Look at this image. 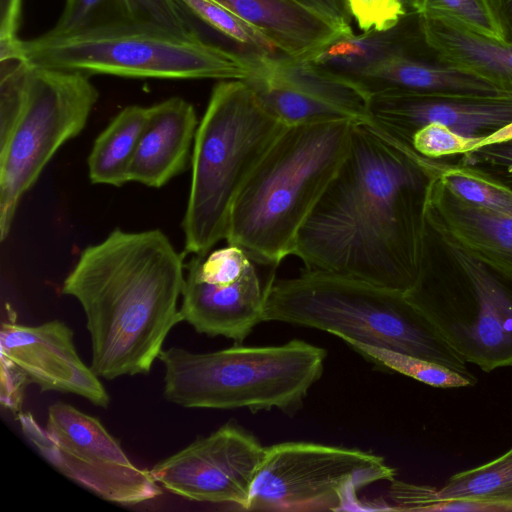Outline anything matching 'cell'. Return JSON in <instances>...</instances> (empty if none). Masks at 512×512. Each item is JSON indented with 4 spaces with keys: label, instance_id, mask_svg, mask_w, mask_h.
<instances>
[{
    "label": "cell",
    "instance_id": "obj_29",
    "mask_svg": "<svg viewBox=\"0 0 512 512\" xmlns=\"http://www.w3.org/2000/svg\"><path fill=\"white\" fill-rule=\"evenodd\" d=\"M125 1L132 23L156 27L191 40H205L176 0Z\"/></svg>",
    "mask_w": 512,
    "mask_h": 512
},
{
    "label": "cell",
    "instance_id": "obj_20",
    "mask_svg": "<svg viewBox=\"0 0 512 512\" xmlns=\"http://www.w3.org/2000/svg\"><path fill=\"white\" fill-rule=\"evenodd\" d=\"M215 1L261 32L281 54L298 60L347 32L299 0Z\"/></svg>",
    "mask_w": 512,
    "mask_h": 512
},
{
    "label": "cell",
    "instance_id": "obj_23",
    "mask_svg": "<svg viewBox=\"0 0 512 512\" xmlns=\"http://www.w3.org/2000/svg\"><path fill=\"white\" fill-rule=\"evenodd\" d=\"M149 107L130 105L115 115L95 139L87 159L93 184L121 187L147 123Z\"/></svg>",
    "mask_w": 512,
    "mask_h": 512
},
{
    "label": "cell",
    "instance_id": "obj_27",
    "mask_svg": "<svg viewBox=\"0 0 512 512\" xmlns=\"http://www.w3.org/2000/svg\"><path fill=\"white\" fill-rule=\"evenodd\" d=\"M132 23L125 0H66L56 25L47 33L77 31Z\"/></svg>",
    "mask_w": 512,
    "mask_h": 512
},
{
    "label": "cell",
    "instance_id": "obj_13",
    "mask_svg": "<svg viewBox=\"0 0 512 512\" xmlns=\"http://www.w3.org/2000/svg\"><path fill=\"white\" fill-rule=\"evenodd\" d=\"M255 264L238 246L193 255L187 264L180 312L183 321L208 336L241 344L259 323L275 275L262 281Z\"/></svg>",
    "mask_w": 512,
    "mask_h": 512
},
{
    "label": "cell",
    "instance_id": "obj_36",
    "mask_svg": "<svg viewBox=\"0 0 512 512\" xmlns=\"http://www.w3.org/2000/svg\"><path fill=\"white\" fill-rule=\"evenodd\" d=\"M509 141H512V123L500 128L497 131L493 132L492 134L484 137L481 140L479 147L493 145V144H500V143H505V142H509Z\"/></svg>",
    "mask_w": 512,
    "mask_h": 512
},
{
    "label": "cell",
    "instance_id": "obj_11",
    "mask_svg": "<svg viewBox=\"0 0 512 512\" xmlns=\"http://www.w3.org/2000/svg\"><path fill=\"white\" fill-rule=\"evenodd\" d=\"M458 266L461 287L406 293L451 348L467 363L489 372L512 365V281L458 247L443 243Z\"/></svg>",
    "mask_w": 512,
    "mask_h": 512
},
{
    "label": "cell",
    "instance_id": "obj_6",
    "mask_svg": "<svg viewBox=\"0 0 512 512\" xmlns=\"http://www.w3.org/2000/svg\"><path fill=\"white\" fill-rule=\"evenodd\" d=\"M327 352L304 340L205 353L163 349L164 396L186 408L251 412L299 408L321 378Z\"/></svg>",
    "mask_w": 512,
    "mask_h": 512
},
{
    "label": "cell",
    "instance_id": "obj_37",
    "mask_svg": "<svg viewBox=\"0 0 512 512\" xmlns=\"http://www.w3.org/2000/svg\"><path fill=\"white\" fill-rule=\"evenodd\" d=\"M397 5L401 6V7H404L407 9L406 7V1L407 0H393Z\"/></svg>",
    "mask_w": 512,
    "mask_h": 512
},
{
    "label": "cell",
    "instance_id": "obj_34",
    "mask_svg": "<svg viewBox=\"0 0 512 512\" xmlns=\"http://www.w3.org/2000/svg\"><path fill=\"white\" fill-rule=\"evenodd\" d=\"M303 3L319 12L339 28L350 31L352 14L347 0H302Z\"/></svg>",
    "mask_w": 512,
    "mask_h": 512
},
{
    "label": "cell",
    "instance_id": "obj_12",
    "mask_svg": "<svg viewBox=\"0 0 512 512\" xmlns=\"http://www.w3.org/2000/svg\"><path fill=\"white\" fill-rule=\"evenodd\" d=\"M0 354L1 405L16 416L30 384L42 392L76 394L103 408L110 402L99 377L79 357L73 331L62 321L27 326L9 314L1 325Z\"/></svg>",
    "mask_w": 512,
    "mask_h": 512
},
{
    "label": "cell",
    "instance_id": "obj_15",
    "mask_svg": "<svg viewBox=\"0 0 512 512\" xmlns=\"http://www.w3.org/2000/svg\"><path fill=\"white\" fill-rule=\"evenodd\" d=\"M244 80L261 104L287 126L351 120L367 122V98L350 84L285 55L246 57Z\"/></svg>",
    "mask_w": 512,
    "mask_h": 512
},
{
    "label": "cell",
    "instance_id": "obj_19",
    "mask_svg": "<svg viewBox=\"0 0 512 512\" xmlns=\"http://www.w3.org/2000/svg\"><path fill=\"white\" fill-rule=\"evenodd\" d=\"M198 118L194 106L172 97L149 107L147 123L129 169V182L161 188L191 160Z\"/></svg>",
    "mask_w": 512,
    "mask_h": 512
},
{
    "label": "cell",
    "instance_id": "obj_8",
    "mask_svg": "<svg viewBox=\"0 0 512 512\" xmlns=\"http://www.w3.org/2000/svg\"><path fill=\"white\" fill-rule=\"evenodd\" d=\"M88 76L25 63L18 108L8 132L0 138L2 241L10 233L23 195L60 147L86 126L98 100Z\"/></svg>",
    "mask_w": 512,
    "mask_h": 512
},
{
    "label": "cell",
    "instance_id": "obj_30",
    "mask_svg": "<svg viewBox=\"0 0 512 512\" xmlns=\"http://www.w3.org/2000/svg\"><path fill=\"white\" fill-rule=\"evenodd\" d=\"M406 7L419 16H446L477 32L501 39L484 0H407Z\"/></svg>",
    "mask_w": 512,
    "mask_h": 512
},
{
    "label": "cell",
    "instance_id": "obj_31",
    "mask_svg": "<svg viewBox=\"0 0 512 512\" xmlns=\"http://www.w3.org/2000/svg\"><path fill=\"white\" fill-rule=\"evenodd\" d=\"M483 138H467L445 125L430 123L415 130L407 140L396 139L406 143L416 154L431 159L469 153L480 146Z\"/></svg>",
    "mask_w": 512,
    "mask_h": 512
},
{
    "label": "cell",
    "instance_id": "obj_21",
    "mask_svg": "<svg viewBox=\"0 0 512 512\" xmlns=\"http://www.w3.org/2000/svg\"><path fill=\"white\" fill-rule=\"evenodd\" d=\"M425 42L448 64L512 96V43L441 15H418Z\"/></svg>",
    "mask_w": 512,
    "mask_h": 512
},
{
    "label": "cell",
    "instance_id": "obj_10",
    "mask_svg": "<svg viewBox=\"0 0 512 512\" xmlns=\"http://www.w3.org/2000/svg\"><path fill=\"white\" fill-rule=\"evenodd\" d=\"M17 420L44 459L100 498L129 505L162 493L150 471L134 465L97 418L74 406L52 404L45 426L30 412L19 413Z\"/></svg>",
    "mask_w": 512,
    "mask_h": 512
},
{
    "label": "cell",
    "instance_id": "obj_17",
    "mask_svg": "<svg viewBox=\"0 0 512 512\" xmlns=\"http://www.w3.org/2000/svg\"><path fill=\"white\" fill-rule=\"evenodd\" d=\"M424 220L442 243L458 247L512 281V212L463 201L431 172L425 189Z\"/></svg>",
    "mask_w": 512,
    "mask_h": 512
},
{
    "label": "cell",
    "instance_id": "obj_35",
    "mask_svg": "<svg viewBox=\"0 0 512 512\" xmlns=\"http://www.w3.org/2000/svg\"><path fill=\"white\" fill-rule=\"evenodd\" d=\"M500 38L512 43V0H484Z\"/></svg>",
    "mask_w": 512,
    "mask_h": 512
},
{
    "label": "cell",
    "instance_id": "obj_1",
    "mask_svg": "<svg viewBox=\"0 0 512 512\" xmlns=\"http://www.w3.org/2000/svg\"><path fill=\"white\" fill-rule=\"evenodd\" d=\"M429 171L403 142L356 123L349 152L298 235L293 255L407 293L423 259Z\"/></svg>",
    "mask_w": 512,
    "mask_h": 512
},
{
    "label": "cell",
    "instance_id": "obj_18",
    "mask_svg": "<svg viewBox=\"0 0 512 512\" xmlns=\"http://www.w3.org/2000/svg\"><path fill=\"white\" fill-rule=\"evenodd\" d=\"M351 85L367 100L386 93L510 96L442 60L423 36L407 51L369 69Z\"/></svg>",
    "mask_w": 512,
    "mask_h": 512
},
{
    "label": "cell",
    "instance_id": "obj_33",
    "mask_svg": "<svg viewBox=\"0 0 512 512\" xmlns=\"http://www.w3.org/2000/svg\"><path fill=\"white\" fill-rule=\"evenodd\" d=\"M23 0H0V62L6 61L19 42L17 36Z\"/></svg>",
    "mask_w": 512,
    "mask_h": 512
},
{
    "label": "cell",
    "instance_id": "obj_28",
    "mask_svg": "<svg viewBox=\"0 0 512 512\" xmlns=\"http://www.w3.org/2000/svg\"><path fill=\"white\" fill-rule=\"evenodd\" d=\"M432 170L445 187L459 199L491 210L512 212V191L464 169Z\"/></svg>",
    "mask_w": 512,
    "mask_h": 512
},
{
    "label": "cell",
    "instance_id": "obj_4",
    "mask_svg": "<svg viewBox=\"0 0 512 512\" xmlns=\"http://www.w3.org/2000/svg\"><path fill=\"white\" fill-rule=\"evenodd\" d=\"M263 321L329 332L359 343L409 354L477 379L406 293L329 271L305 269L271 283Z\"/></svg>",
    "mask_w": 512,
    "mask_h": 512
},
{
    "label": "cell",
    "instance_id": "obj_7",
    "mask_svg": "<svg viewBox=\"0 0 512 512\" xmlns=\"http://www.w3.org/2000/svg\"><path fill=\"white\" fill-rule=\"evenodd\" d=\"M14 60L137 78L245 80L251 71L248 61L230 49L136 23L20 39Z\"/></svg>",
    "mask_w": 512,
    "mask_h": 512
},
{
    "label": "cell",
    "instance_id": "obj_9",
    "mask_svg": "<svg viewBox=\"0 0 512 512\" xmlns=\"http://www.w3.org/2000/svg\"><path fill=\"white\" fill-rule=\"evenodd\" d=\"M384 458L357 448L289 441L266 447L248 511L368 510L362 488L395 479Z\"/></svg>",
    "mask_w": 512,
    "mask_h": 512
},
{
    "label": "cell",
    "instance_id": "obj_5",
    "mask_svg": "<svg viewBox=\"0 0 512 512\" xmlns=\"http://www.w3.org/2000/svg\"><path fill=\"white\" fill-rule=\"evenodd\" d=\"M286 127L244 80H222L214 86L191 155L182 221L187 253L203 257L226 238L238 194Z\"/></svg>",
    "mask_w": 512,
    "mask_h": 512
},
{
    "label": "cell",
    "instance_id": "obj_26",
    "mask_svg": "<svg viewBox=\"0 0 512 512\" xmlns=\"http://www.w3.org/2000/svg\"><path fill=\"white\" fill-rule=\"evenodd\" d=\"M366 359L379 366L411 377L437 388H458L473 386L462 375L431 361L409 354L378 348L359 343L348 344Z\"/></svg>",
    "mask_w": 512,
    "mask_h": 512
},
{
    "label": "cell",
    "instance_id": "obj_32",
    "mask_svg": "<svg viewBox=\"0 0 512 512\" xmlns=\"http://www.w3.org/2000/svg\"><path fill=\"white\" fill-rule=\"evenodd\" d=\"M352 17L363 31L386 30L395 26L407 9L393 0H347Z\"/></svg>",
    "mask_w": 512,
    "mask_h": 512
},
{
    "label": "cell",
    "instance_id": "obj_2",
    "mask_svg": "<svg viewBox=\"0 0 512 512\" xmlns=\"http://www.w3.org/2000/svg\"><path fill=\"white\" fill-rule=\"evenodd\" d=\"M184 266L160 229L117 228L82 250L62 292L83 308L98 377L150 371L166 337L183 321Z\"/></svg>",
    "mask_w": 512,
    "mask_h": 512
},
{
    "label": "cell",
    "instance_id": "obj_38",
    "mask_svg": "<svg viewBox=\"0 0 512 512\" xmlns=\"http://www.w3.org/2000/svg\"><path fill=\"white\" fill-rule=\"evenodd\" d=\"M299 1H301V0H299ZM301 2H302V1H301Z\"/></svg>",
    "mask_w": 512,
    "mask_h": 512
},
{
    "label": "cell",
    "instance_id": "obj_16",
    "mask_svg": "<svg viewBox=\"0 0 512 512\" xmlns=\"http://www.w3.org/2000/svg\"><path fill=\"white\" fill-rule=\"evenodd\" d=\"M367 110V123L401 140L430 123L483 138L512 123V96L386 93L369 97Z\"/></svg>",
    "mask_w": 512,
    "mask_h": 512
},
{
    "label": "cell",
    "instance_id": "obj_25",
    "mask_svg": "<svg viewBox=\"0 0 512 512\" xmlns=\"http://www.w3.org/2000/svg\"><path fill=\"white\" fill-rule=\"evenodd\" d=\"M176 1L191 21L202 23L219 34L244 58L249 55H283L261 32L215 0Z\"/></svg>",
    "mask_w": 512,
    "mask_h": 512
},
{
    "label": "cell",
    "instance_id": "obj_22",
    "mask_svg": "<svg viewBox=\"0 0 512 512\" xmlns=\"http://www.w3.org/2000/svg\"><path fill=\"white\" fill-rule=\"evenodd\" d=\"M422 34L418 15L407 14L386 30L339 34L305 61L350 84L369 69L411 48ZM352 86V85H351Z\"/></svg>",
    "mask_w": 512,
    "mask_h": 512
},
{
    "label": "cell",
    "instance_id": "obj_14",
    "mask_svg": "<svg viewBox=\"0 0 512 512\" xmlns=\"http://www.w3.org/2000/svg\"><path fill=\"white\" fill-rule=\"evenodd\" d=\"M258 439L226 423L155 464V481L184 498L248 511L252 486L265 454Z\"/></svg>",
    "mask_w": 512,
    "mask_h": 512
},
{
    "label": "cell",
    "instance_id": "obj_3",
    "mask_svg": "<svg viewBox=\"0 0 512 512\" xmlns=\"http://www.w3.org/2000/svg\"><path fill=\"white\" fill-rule=\"evenodd\" d=\"M356 123L287 126L238 194L226 242L273 268L293 255L300 230L349 152Z\"/></svg>",
    "mask_w": 512,
    "mask_h": 512
},
{
    "label": "cell",
    "instance_id": "obj_24",
    "mask_svg": "<svg viewBox=\"0 0 512 512\" xmlns=\"http://www.w3.org/2000/svg\"><path fill=\"white\" fill-rule=\"evenodd\" d=\"M453 500L476 502L489 511H512V447L485 464L452 475L436 490L435 511Z\"/></svg>",
    "mask_w": 512,
    "mask_h": 512
}]
</instances>
